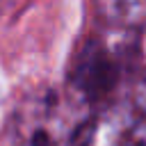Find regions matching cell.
Listing matches in <instances>:
<instances>
[{
    "label": "cell",
    "instance_id": "obj_5",
    "mask_svg": "<svg viewBox=\"0 0 146 146\" xmlns=\"http://www.w3.org/2000/svg\"><path fill=\"white\" fill-rule=\"evenodd\" d=\"M121 146H146V139H141L139 135H130Z\"/></svg>",
    "mask_w": 146,
    "mask_h": 146
},
{
    "label": "cell",
    "instance_id": "obj_4",
    "mask_svg": "<svg viewBox=\"0 0 146 146\" xmlns=\"http://www.w3.org/2000/svg\"><path fill=\"white\" fill-rule=\"evenodd\" d=\"M137 105H139L141 114L146 116V73H144V78H141V82L137 87Z\"/></svg>",
    "mask_w": 146,
    "mask_h": 146
},
{
    "label": "cell",
    "instance_id": "obj_3",
    "mask_svg": "<svg viewBox=\"0 0 146 146\" xmlns=\"http://www.w3.org/2000/svg\"><path fill=\"white\" fill-rule=\"evenodd\" d=\"M98 18L114 30H139L146 25V0H94Z\"/></svg>",
    "mask_w": 146,
    "mask_h": 146
},
{
    "label": "cell",
    "instance_id": "obj_1",
    "mask_svg": "<svg viewBox=\"0 0 146 146\" xmlns=\"http://www.w3.org/2000/svg\"><path fill=\"white\" fill-rule=\"evenodd\" d=\"M96 130L94 103L75 87H43L11 112L9 137L14 146H87Z\"/></svg>",
    "mask_w": 146,
    "mask_h": 146
},
{
    "label": "cell",
    "instance_id": "obj_2",
    "mask_svg": "<svg viewBox=\"0 0 146 146\" xmlns=\"http://www.w3.org/2000/svg\"><path fill=\"white\" fill-rule=\"evenodd\" d=\"M132 57V43L128 30L107 27L105 34L89 39L75 55L71 71V87L84 94L91 103L107 96L123 73L128 71Z\"/></svg>",
    "mask_w": 146,
    "mask_h": 146
}]
</instances>
